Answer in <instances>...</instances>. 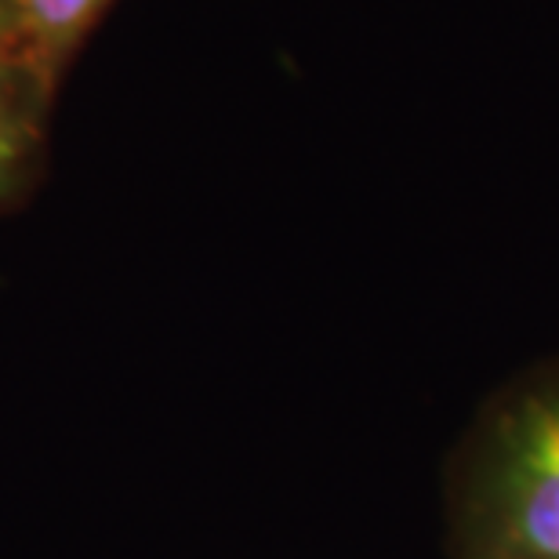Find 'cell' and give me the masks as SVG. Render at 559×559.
<instances>
[{
  "label": "cell",
  "mask_w": 559,
  "mask_h": 559,
  "mask_svg": "<svg viewBox=\"0 0 559 559\" xmlns=\"http://www.w3.org/2000/svg\"><path fill=\"white\" fill-rule=\"evenodd\" d=\"M451 559H559V356L509 382L457 447Z\"/></svg>",
  "instance_id": "1"
},
{
  "label": "cell",
  "mask_w": 559,
  "mask_h": 559,
  "mask_svg": "<svg viewBox=\"0 0 559 559\" xmlns=\"http://www.w3.org/2000/svg\"><path fill=\"white\" fill-rule=\"evenodd\" d=\"M48 95L51 84L26 62V55H0V204L29 182Z\"/></svg>",
  "instance_id": "2"
},
{
  "label": "cell",
  "mask_w": 559,
  "mask_h": 559,
  "mask_svg": "<svg viewBox=\"0 0 559 559\" xmlns=\"http://www.w3.org/2000/svg\"><path fill=\"white\" fill-rule=\"evenodd\" d=\"M106 8L109 0H19V37L26 62L55 84Z\"/></svg>",
  "instance_id": "3"
},
{
  "label": "cell",
  "mask_w": 559,
  "mask_h": 559,
  "mask_svg": "<svg viewBox=\"0 0 559 559\" xmlns=\"http://www.w3.org/2000/svg\"><path fill=\"white\" fill-rule=\"evenodd\" d=\"M22 55L19 37V0H0V55Z\"/></svg>",
  "instance_id": "4"
}]
</instances>
